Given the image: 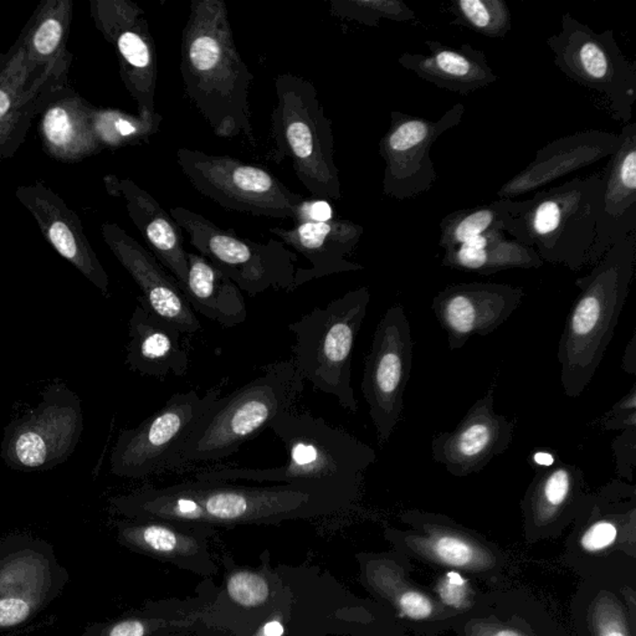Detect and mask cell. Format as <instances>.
Masks as SVG:
<instances>
[{
	"mask_svg": "<svg viewBox=\"0 0 636 636\" xmlns=\"http://www.w3.org/2000/svg\"><path fill=\"white\" fill-rule=\"evenodd\" d=\"M495 385L471 405L454 431L432 438V459L455 478L479 474L511 445L516 422L495 411Z\"/></svg>",
	"mask_w": 636,
	"mask_h": 636,
	"instance_id": "18",
	"label": "cell"
},
{
	"mask_svg": "<svg viewBox=\"0 0 636 636\" xmlns=\"http://www.w3.org/2000/svg\"><path fill=\"white\" fill-rule=\"evenodd\" d=\"M577 607L581 636H634L635 611L622 601V591L611 587L609 572L593 573Z\"/></svg>",
	"mask_w": 636,
	"mask_h": 636,
	"instance_id": "34",
	"label": "cell"
},
{
	"mask_svg": "<svg viewBox=\"0 0 636 636\" xmlns=\"http://www.w3.org/2000/svg\"><path fill=\"white\" fill-rule=\"evenodd\" d=\"M83 428L81 401L62 384L42 393L35 409L10 422L2 458L15 470H48L74 452Z\"/></svg>",
	"mask_w": 636,
	"mask_h": 636,
	"instance_id": "13",
	"label": "cell"
},
{
	"mask_svg": "<svg viewBox=\"0 0 636 636\" xmlns=\"http://www.w3.org/2000/svg\"><path fill=\"white\" fill-rule=\"evenodd\" d=\"M103 185L109 195L125 202L129 219L147 242L149 252L182 289L188 275V252L181 228L157 199L132 179L108 175L103 176Z\"/></svg>",
	"mask_w": 636,
	"mask_h": 636,
	"instance_id": "27",
	"label": "cell"
},
{
	"mask_svg": "<svg viewBox=\"0 0 636 636\" xmlns=\"http://www.w3.org/2000/svg\"><path fill=\"white\" fill-rule=\"evenodd\" d=\"M188 275L183 294L193 311L212 319L223 327H235L248 318L244 295L211 261L198 252H188Z\"/></svg>",
	"mask_w": 636,
	"mask_h": 636,
	"instance_id": "32",
	"label": "cell"
},
{
	"mask_svg": "<svg viewBox=\"0 0 636 636\" xmlns=\"http://www.w3.org/2000/svg\"><path fill=\"white\" fill-rule=\"evenodd\" d=\"M612 451L614 454L615 468L619 478L634 481V469L636 462V426L624 429L612 442Z\"/></svg>",
	"mask_w": 636,
	"mask_h": 636,
	"instance_id": "44",
	"label": "cell"
},
{
	"mask_svg": "<svg viewBox=\"0 0 636 636\" xmlns=\"http://www.w3.org/2000/svg\"><path fill=\"white\" fill-rule=\"evenodd\" d=\"M371 583L382 594L388 595L393 604L398 608L403 617L415 622H425L439 617L438 605L425 593L409 585L395 587L379 567H373L368 573Z\"/></svg>",
	"mask_w": 636,
	"mask_h": 636,
	"instance_id": "41",
	"label": "cell"
},
{
	"mask_svg": "<svg viewBox=\"0 0 636 636\" xmlns=\"http://www.w3.org/2000/svg\"><path fill=\"white\" fill-rule=\"evenodd\" d=\"M569 537V552L577 555L578 565L599 558L597 572L604 565L609 552H634L636 536V488L631 482L614 479L598 491L589 492L574 518ZM595 572V573H597Z\"/></svg>",
	"mask_w": 636,
	"mask_h": 636,
	"instance_id": "17",
	"label": "cell"
},
{
	"mask_svg": "<svg viewBox=\"0 0 636 636\" xmlns=\"http://www.w3.org/2000/svg\"><path fill=\"white\" fill-rule=\"evenodd\" d=\"M304 387L292 361L265 365L260 377L213 403L183 446L176 466L234 455L276 419L292 412Z\"/></svg>",
	"mask_w": 636,
	"mask_h": 636,
	"instance_id": "5",
	"label": "cell"
},
{
	"mask_svg": "<svg viewBox=\"0 0 636 636\" xmlns=\"http://www.w3.org/2000/svg\"><path fill=\"white\" fill-rule=\"evenodd\" d=\"M331 14L358 24L375 28L382 20L408 23L415 20L414 10L402 0H331Z\"/></svg>",
	"mask_w": 636,
	"mask_h": 636,
	"instance_id": "40",
	"label": "cell"
},
{
	"mask_svg": "<svg viewBox=\"0 0 636 636\" xmlns=\"http://www.w3.org/2000/svg\"><path fill=\"white\" fill-rule=\"evenodd\" d=\"M371 301L368 288L352 290L289 323L295 336L292 363L296 371L319 392L337 398L346 411L358 412L352 387V357L356 339Z\"/></svg>",
	"mask_w": 636,
	"mask_h": 636,
	"instance_id": "7",
	"label": "cell"
},
{
	"mask_svg": "<svg viewBox=\"0 0 636 636\" xmlns=\"http://www.w3.org/2000/svg\"><path fill=\"white\" fill-rule=\"evenodd\" d=\"M441 265L459 271L492 275L506 270L538 269L545 262L534 249L506 238L504 231H494L446 250Z\"/></svg>",
	"mask_w": 636,
	"mask_h": 636,
	"instance_id": "33",
	"label": "cell"
},
{
	"mask_svg": "<svg viewBox=\"0 0 636 636\" xmlns=\"http://www.w3.org/2000/svg\"><path fill=\"white\" fill-rule=\"evenodd\" d=\"M465 111L462 103H456L439 119L391 112V125L378 143L379 156L385 165V195L406 201L431 191L439 179L431 157L432 145L461 122Z\"/></svg>",
	"mask_w": 636,
	"mask_h": 636,
	"instance_id": "15",
	"label": "cell"
},
{
	"mask_svg": "<svg viewBox=\"0 0 636 636\" xmlns=\"http://www.w3.org/2000/svg\"><path fill=\"white\" fill-rule=\"evenodd\" d=\"M525 290L495 282L448 286L432 299V309L444 329L451 351L464 347L474 336H488L521 305Z\"/></svg>",
	"mask_w": 636,
	"mask_h": 636,
	"instance_id": "19",
	"label": "cell"
},
{
	"mask_svg": "<svg viewBox=\"0 0 636 636\" xmlns=\"http://www.w3.org/2000/svg\"><path fill=\"white\" fill-rule=\"evenodd\" d=\"M636 264V233L619 240L575 280V299L559 339L561 382L569 398L581 397L592 382L615 335L631 291Z\"/></svg>",
	"mask_w": 636,
	"mask_h": 636,
	"instance_id": "2",
	"label": "cell"
},
{
	"mask_svg": "<svg viewBox=\"0 0 636 636\" xmlns=\"http://www.w3.org/2000/svg\"><path fill=\"white\" fill-rule=\"evenodd\" d=\"M622 367L629 375H636V333L631 336L624 356H622Z\"/></svg>",
	"mask_w": 636,
	"mask_h": 636,
	"instance_id": "48",
	"label": "cell"
},
{
	"mask_svg": "<svg viewBox=\"0 0 636 636\" xmlns=\"http://www.w3.org/2000/svg\"><path fill=\"white\" fill-rule=\"evenodd\" d=\"M546 42L563 74L607 100L612 119L631 122L636 101V62L622 54L612 30L594 32L565 13L558 34Z\"/></svg>",
	"mask_w": 636,
	"mask_h": 636,
	"instance_id": "11",
	"label": "cell"
},
{
	"mask_svg": "<svg viewBox=\"0 0 636 636\" xmlns=\"http://www.w3.org/2000/svg\"><path fill=\"white\" fill-rule=\"evenodd\" d=\"M15 196L34 216L40 232L55 252L109 298L108 272L90 244L78 214L64 199L40 181L18 186Z\"/></svg>",
	"mask_w": 636,
	"mask_h": 636,
	"instance_id": "21",
	"label": "cell"
},
{
	"mask_svg": "<svg viewBox=\"0 0 636 636\" xmlns=\"http://www.w3.org/2000/svg\"><path fill=\"white\" fill-rule=\"evenodd\" d=\"M157 622L142 621V619H128L116 624L109 631V636H145L151 631Z\"/></svg>",
	"mask_w": 636,
	"mask_h": 636,
	"instance_id": "47",
	"label": "cell"
},
{
	"mask_svg": "<svg viewBox=\"0 0 636 636\" xmlns=\"http://www.w3.org/2000/svg\"><path fill=\"white\" fill-rule=\"evenodd\" d=\"M595 424L603 432L624 431L636 426V384L631 391L612 406L611 409Z\"/></svg>",
	"mask_w": 636,
	"mask_h": 636,
	"instance_id": "43",
	"label": "cell"
},
{
	"mask_svg": "<svg viewBox=\"0 0 636 636\" xmlns=\"http://www.w3.org/2000/svg\"><path fill=\"white\" fill-rule=\"evenodd\" d=\"M88 116L100 149H121L147 142L158 132L162 116L147 119L119 109L96 108L89 102Z\"/></svg>",
	"mask_w": 636,
	"mask_h": 636,
	"instance_id": "36",
	"label": "cell"
},
{
	"mask_svg": "<svg viewBox=\"0 0 636 636\" xmlns=\"http://www.w3.org/2000/svg\"><path fill=\"white\" fill-rule=\"evenodd\" d=\"M266 636H281L284 634V628L278 622H270L264 628Z\"/></svg>",
	"mask_w": 636,
	"mask_h": 636,
	"instance_id": "49",
	"label": "cell"
},
{
	"mask_svg": "<svg viewBox=\"0 0 636 636\" xmlns=\"http://www.w3.org/2000/svg\"><path fill=\"white\" fill-rule=\"evenodd\" d=\"M411 323L402 305H393L378 323L365 358L362 392L379 444H387L401 422L413 365Z\"/></svg>",
	"mask_w": 636,
	"mask_h": 636,
	"instance_id": "14",
	"label": "cell"
},
{
	"mask_svg": "<svg viewBox=\"0 0 636 636\" xmlns=\"http://www.w3.org/2000/svg\"><path fill=\"white\" fill-rule=\"evenodd\" d=\"M588 494L584 471L558 456L555 462L536 470L521 502L527 537L539 539L561 534L574 521Z\"/></svg>",
	"mask_w": 636,
	"mask_h": 636,
	"instance_id": "23",
	"label": "cell"
},
{
	"mask_svg": "<svg viewBox=\"0 0 636 636\" xmlns=\"http://www.w3.org/2000/svg\"><path fill=\"white\" fill-rule=\"evenodd\" d=\"M29 603L19 598L0 601V627H14L29 617Z\"/></svg>",
	"mask_w": 636,
	"mask_h": 636,
	"instance_id": "46",
	"label": "cell"
},
{
	"mask_svg": "<svg viewBox=\"0 0 636 636\" xmlns=\"http://www.w3.org/2000/svg\"><path fill=\"white\" fill-rule=\"evenodd\" d=\"M401 518L403 524L411 526V531L392 529L389 536L403 547L448 567L469 572H484L494 565V555L489 554L491 548L446 516L406 511Z\"/></svg>",
	"mask_w": 636,
	"mask_h": 636,
	"instance_id": "25",
	"label": "cell"
},
{
	"mask_svg": "<svg viewBox=\"0 0 636 636\" xmlns=\"http://www.w3.org/2000/svg\"><path fill=\"white\" fill-rule=\"evenodd\" d=\"M88 105L89 101L68 85L40 113L38 133L49 157L78 163L101 152L90 126Z\"/></svg>",
	"mask_w": 636,
	"mask_h": 636,
	"instance_id": "30",
	"label": "cell"
},
{
	"mask_svg": "<svg viewBox=\"0 0 636 636\" xmlns=\"http://www.w3.org/2000/svg\"><path fill=\"white\" fill-rule=\"evenodd\" d=\"M271 234L304 256L311 268L296 270L295 288L312 280L365 269L349 256L358 245L365 229L347 219H308L296 223L294 228L274 226Z\"/></svg>",
	"mask_w": 636,
	"mask_h": 636,
	"instance_id": "22",
	"label": "cell"
},
{
	"mask_svg": "<svg viewBox=\"0 0 636 636\" xmlns=\"http://www.w3.org/2000/svg\"><path fill=\"white\" fill-rule=\"evenodd\" d=\"M226 593L234 604L246 609L264 607L271 599L265 575L249 569H236L228 575Z\"/></svg>",
	"mask_w": 636,
	"mask_h": 636,
	"instance_id": "42",
	"label": "cell"
},
{
	"mask_svg": "<svg viewBox=\"0 0 636 636\" xmlns=\"http://www.w3.org/2000/svg\"><path fill=\"white\" fill-rule=\"evenodd\" d=\"M617 133L588 129L549 142L534 161L498 189V199H515L537 191L569 173L611 158L617 151Z\"/></svg>",
	"mask_w": 636,
	"mask_h": 636,
	"instance_id": "24",
	"label": "cell"
},
{
	"mask_svg": "<svg viewBox=\"0 0 636 636\" xmlns=\"http://www.w3.org/2000/svg\"><path fill=\"white\" fill-rule=\"evenodd\" d=\"M173 221L189 236L199 255L224 272L250 298L270 289L295 291L299 258L280 240L256 242L232 229L214 224L204 215L176 206L169 211Z\"/></svg>",
	"mask_w": 636,
	"mask_h": 636,
	"instance_id": "10",
	"label": "cell"
},
{
	"mask_svg": "<svg viewBox=\"0 0 636 636\" xmlns=\"http://www.w3.org/2000/svg\"><path fill=\"white\" fill-rule=\"evenodd\" d=\"M204 511L206 525H270L286 519L318 517L349 508L362 486L280 484L244 486L221 481L179 482Z\"/></svg>",
	"mask_w": 636,
	"mask_h": 636,
	"instance_id": "8",
	"label": "cell"
},
{
	"mask_svg": "<svg viewBox=\"0 0 636 636\" xmlns=\"http://www.w3.org/2000/svg\"><path fill=\"white\" fill-rule=\"evenodd\" d=\"M448 12L451 25L464 26L491 39H502L511 32L512 14L505 0H452Z\"/></svg>",
	"mask_w": 636,
	"mask_h": 636,
	"instance_id": "39",
	"label": "cell"
},
{
	"mask_svg": "<svg viewBox=\"0 0 636 636\" xmlns=\"http://www.w3.org/2000/svg\"><path fill=\"white\" fill-rule=\"evenodd\" d=\"M512 199H496L489 204L459 209L442 218L439 246L451 250L466 244L489 232L504 231Z\"/></svg>",
	"mask_w": 636,
	"mask_h": 636,
	"instance_id": "38",
	"label": "cell"
},
{
	"mask_svg": "<svg viewBox=\"0 0 636 636\" xmlns=\"http://www.w3.org/2000/svg\"><path fill=\"white\" fill-rule=\"evenodd\" d=\"M271 112V161L289 159L299 182L318 201H339L342 186L335 162L332 119L319 103L314 83L298 75L275 78Z\"/></svg>",
	"mask_w": 636,
	"mask_h": 636,
	"instance_id": "6",
	"label": "cell"
},
{
	"mask_svg": "<svg viewBox=\"0 0 636 636\" xmlns=\"http://www.w3.org/2000/svg\"><path fill=\"white\" fill-rule=\"evenodd\" d=\"M619 139L604 175V192L591 256L593 266L615 242L636 233V123H627L619 133Z\"/></svg>",
	"mask_w": 636,
	"mask_h": 636,
	"instance_id": "26",
	"label": "cell"
},
{
	"mask_svg": "<svg viewBox=\"0 0 636 636\" xmlns=\"http://www.w3.org/2000/svg\"><path fill=\"white\" fill-rule=\"evenodd\" d=\"M270 429L288 452L284 465L275 469L209 468L196 472L195 479L362 486L365 472L377 460L371 446L309 413L290 412L276 419Z\"/></svg>",
	"mask_w": 636,
	"mask_h": 636,
	"instance_id": "3",
	"label": "cell"
},
{
	"mask_svg": "<svg viewBox=\"0 0 636 636\" xmlns=\"http://www.w3.org/2000/svg\"><path fill=\"white\" fill-rule=\"evenodd\" d=\"M221 397V387L205 393H176L135 429L119 434L111 454V472L119 478H147L176 468L189 436L204 413Z\"/></svg>",
	"mask_w": 636,
	"mask_h": 636,
	"instance_id": "12",
	"label": "cell"
},
{
	"mask_svg": "<svg viewBox=\"0 0 636 636\" xmlns=\"http://www.w3.org/2000/svg\"><path fill=\"white\" fill-rule=\"evenodd\" d=\"M213 526L176 524L159 519H136L125 525L123 537L135 547L172 562L204 557L205 537Z\"/></svg>",
	"mask_w": 636,
	"mask_h": 636,
	"instance_id": "35",
	"label": "cell"
},
{
	"mask_svg": "<svg viewBox=\"0 0 636 636\" xmlns=\"http://www.w3.org/2000/svg\"><path fill=\"white\" fill-rule=\"evenodd\" d=\"M72 13V0H44L26 23L16 42L24 52L25 93L52 70L72 62V55L66 49Z\"/></svg>",
	"mask_w": 636,
	"mask_h": 636,
	"instance_id": "29",
	"label": "cell"
},
{
	"mask_svg": "<svg viewBox=\"0 0 636 636\" xmlns=\"http://www.w3.org/2000/svg\"><path fill=\"white\" fill-rule=\"evenodd\" d=\"M425 46L426 54L404 52L399 56L398 64L439 89L469 95L498 80L484 50L470 44L451 48L436 40H426Z\"/></svg>",
	"mask_w": 636,
	"mask_h": 636,
	"instance_id": "28",
	"label": "cell"
},
{
	"mask_svg": "<svg viewBox=\"0 0 636 636\" xmlns=\"http://www.w3.org/2000/svg\"><path fill=\"white\" fill-rule=\"evenodd\" d=\"M129 341L126 365L133 372L149 377L168 375L183 377L188 372V355L181 346L182 333L152 315L138 301L128 325Z\"/></svg>",
	"mask_w": 636,
	"mask_h": 636,
	"instance_id": "31",
	"label": "cell"
},
{
	"mask_svg": "<svg viewBox=\"0 0 636 636\" xmlns=\"http://www.w3.org/2000/svg\"><path fill=\"white\" fill-rule=\"evenodd\" d=\"M102 238L119 264L141 290L138 298L152 315L169 323L185 335H195L202 325L186 301L178 282L155 255L115 223L101 226Z\"/></svg>",
	"mask_w": 636,
	"mask_h": 636,
	"instance_id": "20",
	"label": "cell"
},
{
	"mask_svg": "<svg viewBox=\"0 0 636 636\" xmlns=\"http://www.w3.org/2000/svg\"><path fill=\"white\" fill-rule=\"evenodd\" d=\"M604 176H577L538 191L526 201L512 199L504 232L534 249L544 262L572 271L591 266Z\"/></svg>",
	"mask_w": 636,
	"mask_h": 636,
	"instance_id": "4",
	"label": "cell"
},
{
	"mask_svg": "<svg viewBox=\"0 0 636 636\" xmlns=\"http://www.w3.org/2000/svg\"><path fill=\"white\" fill-rule=\"evenodd\" d=\"M464 627L468 636H534L531 632L508 622L505 624L499 622H485L484 619L465 622Z\"/></svg>",
	"mask_w": 636,
	"mask_h": 636,
	"instance_id": "45",
	"label": "cell"
},
{
	"mask_svg": "<svg viewBox=\"0 0 636 636\" xmlns=\"http://www.w3.org/2000/svg\"><path fill=\"white\" fill-rule=\"evenodd\" d=\"M181 75L186 99L216 138L256 145L249 103L254 74L240 55L224 0H192L182 32Z\"/></svg>",
	"mask_w": 636,
	"mask_h": 636,
	"instance_id": "1",
	"label": "cell"
},
{
	"mask_svg": "<svg viewBox=\"0 0 636 636\" xmlns=\"http://www.w3.org/2000/svg\"><path fill=\"white\" fill-rule=\"evenodd\" d=\"M24 52L22 46H14L0 55V159L12 157L15 145L14 129L16 111L25 99Z\"/></svg>",
	"mask_w": 636,
	"mask_h": 636,
	"instance_id": "37",
	"label": "cell"
},
{
	"mask_svg": "<svg viewBox=\"0 0 636 636\" xmlns=\"http://www.w3.org/2000/svg\"><path fill=\"white\" fill-rule=\"evenodd\" d=\"M176 163L196 192L226 211L296 223L308 219L309 202L261 166L191 148H179Z\"/></svg>",
	"mask_w": 636,
	"mask_h": 636,
	"instance_id": "9",
	"label": "cell"
},
{
	"mask_svg": "<svg viewBox=\"0 0 636 636\" xmlns=\"http://www.w3.org/2000/svg\"><path fill=\"white\" fill-rule=\"evenodd\" d=\"M96 28L115 50L119 75L138 103L139 118H158L156 109L158 62L155 39L145 10L131 0H91Z\"/></svg>",
	"mask_w": 636,
	"mask_h": 636,
	"instance_id": "16",
	"label": "cell"
}]
</instances>
